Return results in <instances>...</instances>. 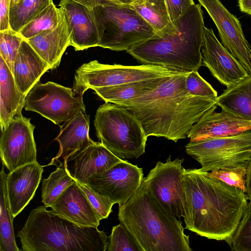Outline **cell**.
<instances>
[{
    "mask_svg": "<svg viewBox=\"0 0 251 251\" xmlns=\"http://www.w3.org/2000/svg\"><path fill=\"white\" fill-rule=\"evenodd\" d=\"M50 207L56 215L79 226L98 227L100 225L95 210L76 180Z\"/></svg>",
    "mask_w": 251,
    "mask_h": 251,
    "instance_id": "obj_20",
    "label": "cell"
},
{
    "mask_svg": "<svg viewBox=\"0 0 251 251\" xmlns=\"http://www.w3.org/2000/svg\"><path fill=\"white\" fill-rule=\"evenodd\" d=\"M143 179L142 168L123 160L104 172L94 174L86 184L121 206L133 196Z\"/></svg>",
    "mask_w": 251,
    "mask_h": 251,
    "instance_id": "obj_13",
    "label": "cell"
},
{
    "mask_svg": "<svg viewBox=\"0 0 251 251\" xmlns=\"http://www.w3.org/2000/svg\"><path fill=\"white\" fill-rule=\"evenodd\" d=\"M0 31H2L10 28L9 24L10 0H0Z\"/></svg>",
    "mask_w": 251,
    "mask_h": 251,
    "instance_id": "obj_39",
    "label": "cell"
},
{
    "mask_svg": "<svg viewBox=\"0 0 251 251\" xmlns=\"http://www.w3.org/2000/svg\"><path fill=\"white\" fill-rule=\"evenodd\" d=\"M186 72H189L154 65H109L93 60L82 64L76 70L72 89L76 95L83 96L84 92L89 89L93 90Z\"/></svg>",
    "mask_w": 251,
    "mask_h": 251,
    "instance_id": "obj_8",
    "label": "cell"
},
{
    "mask_svg": "<svg viewBox=\"0 0 251 251\" xmlns=\"http://www.w3.org/2000/svg\"><path fill=\"white\" fill-rule=\"evenodd\" d=\"M26 96L20 92L13 75L0 56V124L3 129L16 116L22 115Z\"/></svg>",
    "mask_w": 251,
    "mask_h": 251,
    "instance_id": "obj_24",
    "label": "cell"
},
{
    "mask_svg": "<svg viewBox=\"0 0 251 251\" xmlns=\"http://www.w3.org/2000/svg\"><path fill=\"white\" fill-rule=\"evenodd\" d=\"M216 104L222 110L251 121V76L226 87L218 97Z\"/></svg>",
    "mask_w": 251,
    "mask_h": 251,
    "instance_id": "obj_25",
    "label": "cell"
},
{
    "mask_svg": "<svg viewBox=\"0 0 251 251\" xmlns=\"http://www.w3.org/2000/svg\"><path fill=\"white\" fill-rule=\"evenodd\" d=\"M238 6L241 12L251 17V0H238Z\"/></svg>",
    "mask_w": 251,
    "mask_h": 251,
    "instance_id": "obj_42",
    "label": "cell"
},
{
    "mask_svg": "<svg viewBox=\"0 0 251 251\" xmlns=\"http://www.w3.org/2000/svg\"><path fill=\"white\" fill-rule=\"evenodd\" d=\"M21 0H10V6L15 5L18 3Z\"/></svg>",
    "mask_w": 251,
    "mask_h": 251,
    "instance_id": "obj_44",
    "label": "cell"
},
{
    "mask_svg": "<svg viewBox=\"0 0 251 251\" xmlns=\"http://www.w3.org/2000/svg\"><path fill=\"white\" fill-rule=\"evenodd\" d=\"M78 185L85 193L89 202L95 210L100 220L106 219L112 212L114 203L107 197L99 193L86 184L77 181Z\"/></svg>",
    "mask_w": 251,
    "mask_h": 251,
    "instance_id": "obj_37",
    "label": "cell"
},
{
    "mask_svg": "<svg viewBox=\"0 0 251 251\" xmlns=\"http://www.w3.org/2000/svg\"><path fill=\"white\" fill-rule=\"evenodd\" d=\"M248 162L247 161L238 165L214 169L208 173L211 176L237 187L246 193Z\"/></svg>",
    "mask_w": 251,
    "mask_h": 251,
    "instance_id": "obj_33",
    "label": "cell"
},
{
    "mask_svg": "<svg viewBox=\"0 0 251 251\" xmlns=\"http://www.w3.org/2000/svg\"><path fill=\"white\" fill-rule=\"evenodd\" d=\"M35 126L22 115L15 117L1 130L0 155L9 172L22 166L37 162Z\"/></svg>",
    "mask_w": 251,
    "mask_h": 251,
    "instance_id": "obj_12",
    "label": "cell"
},
{
    "mask_svg": "<svg viewBox=\"0 0 251 251\" xmlns=\"http://www.w3.org/2000/svg\"><path fill=\"white\" fill-rule=\"evenodd\" d=\"M183 183L185 228L228 244L248 203L247 194L200 168L185 169Z\"/></svg>",
    "mask_w": 251,
    "mask_h": 251,
    "instance_id": "obj_1",
    "label": "cell"
},
{
    "mask_svg": "<svg viewBox=\"0 0 251 251\" xmlns=\"http://www.w3.org/2000/svg\"><path fill=\"white\" fill-rule=\"evenodd\" d=\"M64 16L62 9L57 8L52 2L25 25L19 33L25 40H27L44 31L55 28Z\"/></svg>",
    "mask_w": 251,
    "mask_h": 251,
    "instance_id": "obj_30",
    "label": "cell"
},
{
    "mask_svg": "<svg viewBox=\"0 0 251 251\" xmlns=\"http://www.w3.org/2000/svg\"><path fill=\"white\" fill-rule=\"evenodd\" d=\"M246 194L248 200L251 201V158L249 160L248 165Z\"/></svg>",
    "mask_w": 251,
    "mask_h": 251,
    "instance_id": "obj_41",
    "label": "cell"
},
{
    "mask_svg": "<svg viewBox=\"0 0 251 251\" xmlns=\"http://www.w3.org/2000/svg\"><path fill=\"white\" fill-rule=\"evenodd\" d=\"M185 151L204 172L240 164L251 158V129L233 136L190 141Z\"/></svg>",
    "mask_w": 251,
    "mask_h": 251,
    "instance_id": "obj_9",
    "label": "cell"
},
{
    "mask_svg": "<svg viewBox=\"0 0 251 251\" xmlns=\"http://www.w3.org/2000/svg\"><path fill=\"white\" fill-rule=\"evenodd\" d=\"M92 11L99 37V47L127 51L156 33L130 4L100 5Z\"/></svg>",
    "mask_w": 251,
    "mask_h": 251,
    "instance_id": "obj_7",
    "label": "cell"
},
{
    "mask_svg": "<svg viewBox=\"0 0 251 251\" xmlns=\"http://www.w3.org/2000/svg\"><path fill=\"white\" fill-rule=\"evenodd\" d=\"M21 35L11 28L0 31V56L11 71L23 41Z\"/></svg>",
    "mask_w": 251,
    "mask_h": 251,
    "instance_id": "obj_35",
    "label": "cell"
},
{
    "mask_svg": "<svg viewBox=\"0 0 251 251\" xmlns=\"http://www.w3.org/2000/svg\"><path fill=\"white\" fill-rule=\"evenodd\" d=\"M215 23L225 48L251 76V48L241 23L219 0H198Z\"/></svg>",
    "mask_w": 251,
    "mask_h": 251,
    "instance_id": "obj_14",
    "label": "cell"
},
{
    "mask_svg": "<svg viewBox=\"0 0 251 251\" xmlns=\"http://www.w3.org/2000/svg\"><path fill=\"white\" fill-rule=\"evenodd\" d=\"M123 160L101 142H95L70 154L65 161L64 167L75 180L86 184L94 174L104 172Z\"/></svg>",
    "mask_w": 251,
    "mask_h": 251,
    "instance_id": "obj_16",
    "label": "cell"
},
{
    "mask_svg": "<svg viewBox=\"0 0 251 251\" xmlns=\"http://www.w3.org/2000/svg\"><path fill=\"white\" fill-rule=\"evenodd\" d=\"M168 76L158 77L95 88L93 90L95 91V93L105 102L117 104L152 91L157 88Z\"/></svg>",
    "mask_w": 251,
    "mask_h": 251,
    "instance_id": "obj_26",
    "label": "cell"
},
{
    "mask_svg": "<svg viewBox=\"0 0 251 251\" xmlns=\"http://www.w3.org/2000/svg\"><path fill=\"white\" fill-rule=\"evenodd\" d=\"M204 26L201 4L195 3L179 18L126 52L142 64L198 71L202 66Z\"/></svg>",
    "mask_w": 251,
    "mask_h": 251,
    "instance_id": "obj_3",
    "label": "cell"
},
{
    "mask_svg": "<svg viewBox=\"0 0 251 251\" xmlns=\"http://www.w3.org/2000/svg\"><path fill=\"white\" fill-rule=\"evenodd\" d=\"M202 65L226 87L249 75L240 62L219 42L212 28L204 27L201 47Z\"/></svg>",
    "mask_w": 251,
    "mask_h": 251,
    "instance_id": "obj_15",
    "label": "cell"
},
{
    "mask_svg": "<svg viewBox=\"0 0 251 251\" xmlns=\"http://www.w3.org/2000/svg\"><path fill=\"white\" fill-rule=\"evenodd\" d=\"M183 161L184 159L178 158L172 160L170 155L165 163L158 161L143 180L149 193L163 209L178 219L184 215Z\"/></svg>",
    "mask_w": 251,
    "mask_h": 251,
    "instance_id": "obj_10",
    "label": "cell"
},
{
    "mask_svg": "<svg viewBox=\"0 0 251 251\" xmlns=\"http://www.w3.org/2000/svg\"><path fill=\"white\" fill-rule=\"evenodd\" d=\"M89 127L90 116L82 112L63 123L55 138L59 143V151L49 165L64 167L65 161L70 154L93 144L95 142L89 137Z\"/></svg>",
    "mask_w": 251,
    "mask_h": 251,
    "instance_id": "obj_21",
    "label": "cell"
},
{
    "mask_svg": "<svg viewBox=\"0 0 251 251\" xmlns=\"http://www.w3.org/2000/svg\"><path fill=\"white\" fill-rule=\"evenodd\" d=\"M165 2L171 21L179 18L195 4L193 0H165Z\"/></svg>",
    "mask_w": 251,
    "mask_h": 251,
    "instance_id": "obj_38",
    "label": "cell"
},
{
    "mask_svg": "<svg viewBox=\"0 0 251 251\" xmlns=\"http://www.w3.org/2000/svg\"><path fill=\"white\" fill-rule=\"evenodd\" d=\"M228 244L232 251H251V201Z\"/></svg>",
    "mask_w": 251,
    "mask_h": 251,
    "instance_id": "obj_34",
    "label": "cell"
},
{
    "mask_svg": "<svg viewBox=\"0 0 251 251\" xmlns=\"http://www.w3.org/2000/svg\"><path fill=\"white\" fill-rule=\"evenodd\" d=\"M130 5L156 32L172 22L165 0H137Z\"/></svg>",
    "mask_w": 251,
    "mask_h": 251,
    "instance_id": "obj_28",
    "label": "cell"
},
{
    "mask_svg": "<svg viewBox=\"0 0 251 251\" xmlns=\"http://www.w3.org/2000/svg\"><path fill=\"white\" fill-rule=\"evenodd\" d=\"M24 107L56 125L71 119L79 112L86 113L83 96L76 95L72 88L51 81L36 83L26 95Z\"/></svg>",
    "mask_w": 251,
    "mask_h": 251,
    "instance_id": "obj_11",
    "label": "cell"
},
{
    "mask_svg": "<svg viewBox=\"0 0 251 251\" xmlns=\"http://www.w3.org/2000/svg\"><path fill=\"white\" fill-rule=\"evenodd\" d=\"M118 220L143 251H192L182 222L170 216L142 182L133 196L119 206Z\"/></svg>",
    "mask_w": 251,
    "mask_h": 251,
    "instance_id": "obj_4",
    "label": "cell"
},
{
    "mask_svg": "<svg viewBox=\"0 0 251 251\" xmlns=\"http://www.w3.org/2000/svg\"><path fill=\"white\" fill-rule=\"evenodd\" d=\"M52 2V0H21L17 4L10 6V28L19 32Z\"/></svg>",
    "mask_w": 251,
    "mask_h": 251,
    "instance_id": "obj_29",
    "label": "cell"
},
{
    "mask_svg": "<svg viewBox=\"0 0 251 251\" xmlns=\"http://www.w3.org/2000/svg\"><path fill=\"white\" fill-rule=\"evenodd\" d=\"M118 3L124 4H131L134 1L137 0H113Z\"/></svg>",
    "mask_w": 251,
    "mask_h": 251,
    "instance_id": "obj_43",
    "label": "cell"
},
{
    "mask_svg": "<svg viewBox=\"0 0 251 251\" xmlns=\"http://www.w3.org/2000/svg\"><path fill=\"white\" fill-rule=\"evenodd\" d=\"M189 73L169 76L152 91L116 104L137 117L148 137H163L175 142L185 139L194 125L216 104L189 92L185 85Z\"/></svg>",
    "mask_w": 251,
    "mask_h": 251,
    "instance_id": "obj_2",
    "label": "cell"
},
{
    "mask_svg": "<svg viewBox=\"0 0 251 251\" xmlns=\"http://www.w3.org/2000/svg\"><path fill=\"white\" fill-rule=\"evenodd\" d=\"M94 124L100 142L121 159L145 153L148 136L139 120L126 108L105 102L97 109Z\"/></svg>",
    "mask_w": 251,
    "mask_h": 251,
    "instance_id": "obj_6",
    "label": "cell"
},
{
    "mask_svg": "<svg viewBox=\"0 0 251 251\" xmlns=\"http://www.w3.org/2000/svg\"><path fill=\"white\" fill-rule=\"evenodd\" d=\"M217 107L213 105L194 125L188 135L190 141L233 136L251 129V121L224 110L217 112Z\"/></svg>",
    "mask_w": 251,
    "mask_h": 251,
    "instance_id": "obj_17",
    "label": "cell"
},
{
    "mask_svg": "<svg viewBox=\"0 0 251 251\" xmlns=\"http://www.w3.org/2000/svg\"><path fill=\"white\" fill-rule=\"evenodd\" d=\"M59 5L71 31L70 46L75 50L98 46L99 37L92 9L72 0H60Z\"/></svg>",
    "mask_w": 251,
    "mask_h": 251,
    "instance_id": "obj_18",
    "label": "cell"
},
{
    "mask_svg": "<svg viewBox=\"0 0 251 251\" xmlns=\"http://www.w3.org/2000/svg\"><path fill=\"white\" fill-rule=\"evenodd\" d=\"M76 1L90 9L100 6L112 4H120L113 0H72Z\"/></svg>",
    "mask_w": 251,
    "mask_h": 251,
    "instance_id": "obj_40",
    "label": "cell"
},
{
    "mask_svg": "<svg viewBox=\"0 0 251 251\" xmlns=\"http://www.w3.org/2000/svg\"><path fill=\"white\" fill-rule=\"evenodd\" d=\"M2 163L0 179V251H19L15 238L13 216L8 197L6 179L7 174Z\"/></svg>",
    "mask_w": 251,
    "mask_h": 251,
    "instance_id": "obj_27",
    "label": "cell"
},
{
    "mask_svg": "<svg viewBox=\"0 0 251 251\" xmlns=\"http://www.w3.org/2000/svg\"><path fill=\"white\" fill-rule=\"evenodd\" d=\"M50 66L37 53L26 40L21 43L12 73L16 85L26 96Z\"/></svg>",
    "mask_w": 251,
    "mask_h": 251,
    "instance_id": "obj_23",
    "label": "cell"
},
{
    "mask_svg": "<svg viewBox=\"0 0 251 251\" xmlns=\"http://www.w3.org/2000/svg\"><path fill=\"white\" fill-rule=\"evenodd\" d=\"M106 251H143L131 232L120 223L113 226Z\"/></svg>",
    "mask_w": 251,
    "mask_h": 251,
    "instance_id": "obj_32",
    "label": "cell"
},
{
    "mask_svg": "<svg viewBox=\"0 0 251 251\" xmlns=\"http://www.w3.org/2000/svg\"><path fill=\"white\" fill-rule=\"evenodd\" d=\"M185 85L192 95L216 101L218 97L217 91L200 75L198 71H191L187 75Z\"/></svg>",
    "mask_w": 251,
    "mask_h": 251,
    "instance_id": "obj_36",
    "label": "cell"
},
{
    "mask_svg": "<svg viewBox=\"0 0 251 251\" xmlns=\"http://www.w3.org/2000/svg\"><path fill=\"white\" fill-rule=\"evenodd\" d=\"M75 180L65 167H57L49 177L43 180L41 196L44 205L47 207H50Z\"/></svg>",
    "mask_w": 251,
    "mask_h": 251,
    "instance_id": "obj_31",
    "label": "cell"
},
{
    "mask_svg": "<svg viewBox=\"0 0 251 251\" xmlns=\"http://www.w3.org/2000/svg\"><path fill=\"white\" fill-rule=\"evenodd\" d=\"M43 171V166L35 162L22 166L7 174V194L14 218L34 196Z\"/></svg>",
    "mask_w": 251,
    "mask_h": 251,
    "instance_id": "obj_19",
    "label": "cell"
},
{
    "mask_svg": "<svg viewBox=\"0 0 251 251\" xmlns=\"http://www.w3.org/2000/svg\"><path fill=\"white\" fill-rule=\"evenodd\" d=\"M71 38V31L64 15L55 28L44 31L26 41L50 69H55L70 46Z\"/></svg>",
    "mask_w": 251,
    "mask_h": 251,
    "instance_id": "obj_22",
    "label": "cell"
},
{
    "mask_svg": "<svg viewBox=\"0 0 251 251\" xmlns=\"http://www.w3.org/2000/svg\"><path fill=\"white\" fill-rule=\"evenodd\" d=\"M43 205L33 209L18 231L23 251H106L108 236L96 227L79 226Z\"/></svg>",
    "mask_w": 251,
    "mask_h": 251,
    "instance_id": "obj_5",
    "label": "cell"
}]
</instances>
